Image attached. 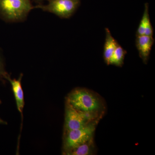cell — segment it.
I'll return each mask as SVG.
<instances>
[{"instance_id": "obj_1", "label": "cell", "mask_w": 155, "mask_h": 155, "mask_svg": "<svg viewBox=\"0 0 155 155\" xmlns=\"http://www.w3.org/2000/svg\"><path fill=\"white\" fill-rule=\"evenodd\" d=\"M66 103L81 112L101 115L100 114L103 107L101 101L86 89L78 88L72 91L67 96Z\"/></svg>"}, {"instance_id": "obj_2", "label": "cell", "mask_w": 155, "mask_h": 155, "mask_svg": "<svg viewBox=\"0 0 155 155\" xmlns=\"http://www.w3.org/2000/svg\"><path fill=\"white\" fill-rule=\"evenodd\" d=\"M33 8L31 0H0V18L7 22H21Z\"/></svg>"}, {"instance_id": "obj_3", "label": "cell", "mask_w": 155, "mask_h": 155, "mask_svg": "<svg viewBox=\"0 0 155 155\" xmlns=\"http://www.w3.org/2000/svg\"><path fill=\"white\" fill-rule=\"evenodd\" d=\"M98 121H94L84 127L64 133L63 143L64 154L93 138L96 126Z\"/></svg>"}, {"instance_id": "obj_4", "label": "cell", "mask_w": 155, "mask_h": 155, "mask_svg": "<svg viewBox=\"0 0 155 155\" xmlns=\"http://www.w3.org/2000/svg\"><path fill=\"white\" fill-rule=\"evenodd\" d=\"M101 115L81 112L66 103L64 134L99 121V116Z\"/></svg>"}, {"instance_id": "obj_5", "label": "cell", "mask_w": 155, "mask_h": 155, "mask_svg": "<svg viewBox=\"0 0 155 155\" xmlns=\"http://www.w3.org/2000/svg\"><path fill=\"white\" fill-rule=\"evenodd\" d=\"M47 5L39 4L34 8L55 14L61 18L68 19L71 17L80 5L81 0H47Z\"/></svg>"}, {"instance_id": "obj_6", "label": "cell", "mask_w": 155, "mask_h": 155, "mask_svg": "<svg viewBox=\"0 0 155 155\" xmlns=\"http://www.w3.org/2000/svg\"><path fill=\"white\" fill-rule=\"evenodd\" d=\"M154 42L153 36L136 35V46L138 50L139 56L143 63L147 64L149 59L151 50Z\"/></svg>"}, {"instance_id": "obj_7", "label": "cell", "mask_w": 155, "mask_h": 155, "mask_svg": "<svg viewBox=\"0 0 155 155\" xmlns=\"http://www.w3.org/2000/svg\"><path fill=\"white\" fill-rule=\"evenodd\" d=\"M22 77V74H21L18 79H12L10 77L8 80L9 81L12 86V89L16 101L17 110L21 114L22 119V112L25 105V102L24 93L21 84Z\"/></svg>"}, {"instance_id": "obj_8", "label": "cell", "mask_w": 155, "mask_h": 155, "mask_svg": "<svg viewBox=\"0 0 155 155\" xmlns=\"http://www.w3.org/2000/svg\"><path fill=\"white\" fill-rule=\"evenodd\" d=\"M153 29L150 20L149 14V5L145 3L143 15L136 31V35L153 36Z\"/></svg>"}, {"instance_id": "obj_9", "label": "cell", "mask_w": 155, "mask_h": 155, "mask_svg": "<svg viewBox=\"0 0 155 155\" xmlns=\"http://www.w3.org/2000/svg\"><path fill=\"white\" fill-rule=\"evenodd\" d=\"M106 38L104 48V58L106 64L109 65L110 60L116 48L119 45L108 28H105Z\"/></svg>"}, {"instance_id": "obj_10", "label": "cell", "mask_w": 155, "mask_h": 155, "mask_svg": "<svg viewBox=\"0 0 155 155\" xmlns=\"http://www.w3.org/2000/svg\"><path fill=\"white\" fill-rule=\"evenodd\" d=\"M93 138L67 153L66 155H92L94 151Z\"/></svg>"}, {"instance_id": "obj_11", "label": "cell", "mask_w": 155, "mask_h": 155, "mask_svg": "<svg viewBox=\"0 0 155 155\" xmlns=\"http://www.w3.org/2000/svg\"><path fill=\"white\" fill-rule=\"evenodd\" d=\"M126 54L127 51L119 45L111 57L109 65L110 64L118 67H122Z\"/></svg>"}, {"instance_id": "obj_12", "label": "cell", "mask_w": 155, "mask_h": 155, "mask_svg": "<svg viewBox=\"0 0 155 155\" xmlns=\"http://www.w3.org/2000/svg\"><path fill=\"white\" fill-rule=\"evenodd\" d=\"M10 77L8 73L6 72L4 65V61L1 55L0 51V81H4L5 80H8Z\"/></svg>"}, {"instance_id": "obj_13", "label": "cell", "mask_w": 155, "mask_h": 155, "mask_svg": "<svg viewBox=\"0 0 155 155\" xmlns=\"http://www.w3.org/2000/svg\"><path fill=\"white\" fill-rule=\"evenodd\" d=\"M32 1L37 3L38 5H39V4H41V3L45 0H32Z\"/></svg>"}, {"instance_id": "obj_14", "label": "cell", "mask_w": 155, "mask_h": 155, "mask_svg": "<svg viewBox=\"0 0 155 155\" xmlns=\"http://www.w3.org/2000/svg\"><path fill=\"white\" fill-rule=\"evenodd\" d=\"M0 124H4V125H7V122L5 121H4L2 119L0 118Z\"/></svg>"}, {"instance_id": "obj_15", "label": "cell", "mask_w": 155, "mask_h": 155, "mask_svg": "<svg viewBox=\"0 0 155 155\" xmlns=\"http://www.w3.org/2000/svg\"><path fill=\"white\" fill-rule=\"evenodd\" d=\"M2 104V101H1V100H0V104Z\"/></svg>"}]
</instances>
